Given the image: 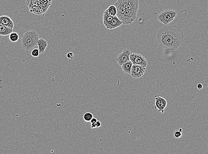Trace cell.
Returning a JSON list of instances; mask_svg holds the SVG:
<instances>
[{"label":"cell","instance_id":"obj_1","mask_svg":"<svg viewBox=\"0 0 208 154\" xmlns=\"http://www.w3.org/2000/svg\"><path fill=\"white\" fill-rule=\"evenodd\" d=\"M156 37L158 46L161 49L171 51L183 44L184 34L179 27L170 25L159 29Z\"/></svg>","mask_w":208,"mask_h":154},{"label":"cell","instance_id":"obj_2","mask_svg":"<svg viewBox=\"0 0 208 154\" xmlns=\"http://www.w3.org/2000/svg\"><path fill=\"white\" fill-rule=\"evenodd\" d=\"M39 39V35L36 31H27L22 36V47L26 51H29L37 45Z\"/></svg>","mask_w":208,"mask_h":154},{"label":"cell","instance_id":"obj_3","mask_svg":"<svg viewBox=\"0 0 208 154\" xmlns=\"http://www.w3.org/2000/svg\"><path fill=\"white\" fill-rule=\"evenodd\" d=\"M177 16V11L170 9L161 11L157 15V18L159 22L167 25L173 21Z\"/></svg>","mask_w":208,"mask_h":154},{"label":"cell","instance_id":"obj_4","mask_svg":"<svg viewBox=\"0 0 208 154\" xmlns=\"http://www.w3.org/2000/svg\"><path fill=\"white\" fill-rule=\"evenodd\" d=\"M138 10H127L119 18L124 25H130L136 19Z\"/></svg>","mask_w":208,"mask_h":154},{"label":"cell","instance_id":"obj_5","mask_svg":"<svg viewBox=\"0 0 208 154\" xmlns=\"http://www.w3.org/2000/svg\"><path fill=\"white\" fill-rule=\"evenodd\" d=\"M130 59L133 65H137L144 67L147 66V61L144 57L139 54L132 52L130 56Z\"/></svg>","mask_w":208,"mask_h":154},{"label":"cell","instance_id":"obj_6","mask_svg":"<svg viewBox=\"0 0 208 154\" xmlns=\"http://www.w3.org/2000/svg\"><path fill=\"white\" fill-rule=\"evenodd\" d=\"M146 71V67L143 66L133 65L131 67L130 75L135 79H138L142 77Z\"/></svg>","mask_w":208,"mask_h":154},{"label":"cell","instance_id":"obj_7","mask_svg":"<svg viewBox=\"0 0 208 154\" xmlns=\"http://www.w3.org/2000/svg\"><path fill=\"white\" fill-rule=\"evenodd\" d=\"M155 107L158 109V112L164 113L165 109L167 106V101L159 96H155Z\"/></svg>","mask_w":208,"mask_h":154},{"label":"cell","instance_id":"obj_8","mask_svg":"<svg viewBox=\"0 0 208 154\" xmlns=\"http://www.w3.org/2000/svg\"><path fill=\"white\" fill-rule=\"evenodd\" d=\"M131 53L132 52L128 49H125L123 50V52L118 56L116 59L118 65L121 66L124 63L130 61V56Z\"/></svg>","mask_w":208,"mask_h":154},{"label":"cell","instance_id":"obj_9","mask_svg":"<svg viewBox=\"0 0 208 154\" xmlns=\"http://www.w3.org/2000/svg\"><path fill=\"white\" fill-rule=\"evenodd\" d=\"M127 10H138V0H118Z\"/></svg>","mask_w":208,"mask_h":154},{"label":"cell","instance_id":"obj_10","mask_svg":"<svg viewBox=\"0 0 208 154\" xmlns=\"http://www.w3.org/2000/svg\"><path fill=\"white\" fill-rule=\"evenodd\" d=\"M123 24V22L116 16L113 17L110 22L105 27L108 29H114L121 26Z\"/></svg>","mask_w":208,"mask_h":154},{"label":"cell","instance_id":"obj_11","mask_svg":"<svg viewBox=\"0 0 208 154\" xmlns=\"http://www.w3.org/2000/svg\"><path fill=\"white\" fill-rule=\"evenodd\" d=\"M0 24L12 29L14 28V23L12 20L9 16L6 15L0 16Z\"/></svg>","mask_w":208,"mask_h":154},{"label":"cell","instance_id":"obj_12","mask_svg":"<svg viewBox=\"0 0 208 154\" xmlns=\"http://www.w3.org/2000/svg\"><path fill=\"white\" fill-rule=\"evenodd\" d=\"M37 45L38 46L40 53H44L47 46V42L46 40L41 38L39 39L37 43Z\"/></svg>","mask_w":208,"mask_h":154},{"label":"cell","instance_id":"obj_13","mask_svg":"<svg viewBox=\"0 0 208 154\" xmlns=\"http://www.w3.org/2000/svg\"><path fill=\"white\" fill-rule=\"evenodd\" d=\"M133 66L131 61H129L127 62L124 63L121 66V68L124 73L126 74H130L131 72V67Z\"/></svg>","mask_w":208,"mask_h":154},{"label":"cell","instance_id":"obj_14","mask_svg":"<svg viewBox=\"0 0 208 154\" xmlns=\"http://www.w3.org/2000/svg\"><path fill=\"white\" fill-rule=\"evenodd\" d=\"M12 32H13V29L0 24V36H7Z\"/></svg>","mask_w":208,"mask_h":154},{"label":"cell","instance_id":"obj_15","mask_svg":"<svg viewBox=\"0 0 208 154\" xmlns=\"http://www.w3.org/2000/svg\"><path fill=\"white\" fill-rule=\"evenodd\" d=\"M103 14L110 15L112 16H116L117 10L115 5H111L109 6L106 10L104 11Z\"/></svg>","mask_w":208,"mask_h":154},{"label":"cell","instance_id":"obj_16","mask_svg":"<svg viewBox=\"0 0 208 154\" xmlns=\"http://www.w3.org/2000/svg\"><path fill=\"white\" fill-rule=\"evenodd\" d=\"M9 39L11 42H17L19 39V35L17 33L12 32L9 34Z\"/></svg>","mask_w":208,"mask_h":154},{"label":"cell","instance_id":"obj_17","mask_svg":"<svg viewBox=\"0 0 208 154\" xmlns=\"http://www.w3.org/2000/svg\"><path fill=\"white\" fill-rule=\"evenodd\" d=\"M93 117V114L90 113V112H86L84 115L83 119L86 122H90L91 120Z\"/></svg>","mask_w":208,"mask_h":154},{"label":"cell","instance_id":"obj_18","mask_svg":"<svg viewBox=\"0 0 208 154\" xmlns=\"http://www.w3.org/2000/svg\"><path fill=\"white\" fill-rule=\"evenodd\" d=\"M31 56L34 57H37L40 55V52L38 48H34L31 52Z\"/></svg>","mask_w":208,"mask_h":154},{"label":"cell","instance_id":"obj_19","mask_svg":"<svg viewBox=\"0 0 208 154\" xmlns=\"http://www.w3.org/2000/svg\"><path fill=\"white\" fill-rule=\"evenodd\" d=\"M174 135L175 138H177V139H179L182 137V132H180L179 130V131H176L175 132H174Z\"/></svg>","mask_w":208,"mask_h":154},{"label":"cell","instance_id":"obj_20","mask_svg":"<svg viewBox=\"0 0 208 154\" xmlns=\"http://www.w3.org/2000/svg\"><path fill=\"white\" fill-rule=\"evenodd\" d=\"M74 55L73 52H69L68 53H67V57L69 59H73V58H74Z\"/></svg>","mask_w":208,"mask_h":154},{"label":"cell","instance_id":"obj_21","mask_svg":"<svg viewBox=\"0 0 208 154\" xmlns=\"http://www.w3.org/2000/svg\"><path fill=\"white\" fill-rule=\"evenodd\" d=\"M96 124V128H99V127H101V123L99 120H97L96 122V123H95Z\"/></svg>","mask_w":208,"mask_h":154},{"label":"cell","instance_id":"obj_22","mask_svg":"<svg viewBox=\"0 0 208 154\" xmlns=\"http://www.w3.org/2000/svg\"><path fill=\"white\" fill-rule=\"evenodd\" d=\"M203 85L199 83L197 85V89H198L199 90H201L202 88H203Z\"/></svg>","mask_w":208,"mask_h":154},{"label":"cell","instance_id":"obj_23","mask_svg":"<svg viewBox=\"0 0 208 154\" xmlns=\"http://www.w3.org/2000/svg\"><path fill=\"white\" fill-rule=\"evenodd\" d=\"M97 121V119H96V118L93 117L92 119V120H91V121H90V122H91V124H92V123H96Z\"/></svg>","mask_w":208,"mask_h":154},{"label":"cell","instance_id":"obj_24","mask_svg":"<svg viewBox=\"0 0 208 154\" xmlns=\"http://www.w3.org/2000/svg\"><path fill=\"white\" fill-rule=\"evenodd\" d=\"M91 129H92L96 128V124H95V123H92V124H91Z\"/></svg>","mask_w":208,"mask_h":154},{"label":"cell","instance_id":"obj_25","mask_svg":"<svg viewBox=\"0 0 208 154\" xmlns=\"http://www.w3.org/2000/svg\"><path fill=\"white\" fill-rule=\"evenodd\" d=\"M179 131H180V132H182V131H183V130H182V129H179Z\"/></svg>","mask_w":208,"mask_h":154}]
</instances>
